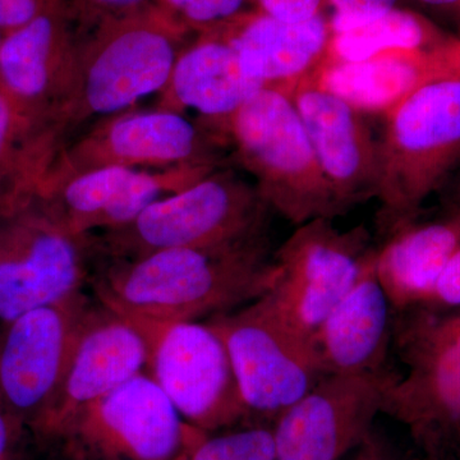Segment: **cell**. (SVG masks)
Wrapping results in <instances>:
<instances>
[{
	"instance_id": "25",
	"label": "cell",
	"mask_w": 460,
	"mask_h": 460,
	"mask_svg": "<svg viewBox=\"0 0 460 460\" xmlns=\"http://www.w3.org/2000/svg\"><path fill=\"white\" fill-rule=\"evenodd\" d=\"M189 460H277L274 436L268 428L208 434L196 445Z\"/></svg>"
},
{
	"instance_id": "12",
	"label": "cell",
	"mask_w": 460,
	"mask_h": 460,
	"mask_svg": "<svg viewBox=\"0 0 460 460\" xmlns=\"http://www.w3.org/2000/svg\"><path fill=\"white\" fill-rule=\"evenodd\" d=\"M248 414L277 420L325 376L311 345L287 328L262 298L211 317Z\"/></svg>"
},
{
	"instance_id": "8",
	"label": "cell",
	"mask_w": 460,
	"mask_h": 460,
	"mask_svg": "<svg viewBox=\"0 0 460 460\" xmlns=\"http://www.w3.org/2000/svg\"><path fill=\"white\" fill-rule=\"evenodd\" d=\"M128 319L146 341L145 372L186 422L208 434L248 416L228 350L208 323Z\"/></svg>"
},
{
	"instance_id": "7",
	"label": "cell",
	"mask_w": 460,
	"mask_h": 460,
	"mask_svg": "<svg viewBox=\"0 0 460 460\" xmlns=\"http://www.w3.org/2000/svg\"><path fill=\"white\" fill-rule=\"evenodd\" d=\"M206 435L141 372L78 411L50 440L65 460H189Z\"/></svg>"
},
{
	"instance_id": "11",
	"label": "cell",
	"mask_w": 460,
	"mask_h": 460,
	"mask_svg": "<svg viewBox=\"0 0 460 460\" xmlns=\"http://www.w3.org/2000/svg\"><path fill=\"white\" fill-rule=\"evenodd\" d=\"M93 235L58 226L35 198L0 208V326L83 292Z\"/></svg>"
},
{
	"instance_id": "10",
	"label": "cell",
	"mask_w": 460,
	"mask_h": 460,
	"mask_svg": "<svg viewBox=\"0 0 460 460\" xmlns=\"http://www.w3.org/2000/svg\"><path fill=\"white\" fill-rule=\"evenodd\" d=\"M374 248L363 226L341 230L326 217L301 224L275 251L277 278L261 298L288 329L310 343Z\"/></svg>"
},
{
	"instance_id": "1",
	"label": "cell",
	"mask_w": 460,
	"mask_h": 460,
	"mask_svg": "<svg viewBox=\"0 0 460 460\" xmlns=\"http://www.w3.org/2000/svg\"><path fill=\"white\" fill-rule=\"evenodd\" d=\"M269 239L243 246L171 248L109 260L93 277L99 304L124 316L198 321L261 298L277 278Z\"/></svg>"
},
{
	"instance_id": "22",
	"label": "cell",
	"mask_w": 460,
	"mask_h": 460,
	"mask_svg": "<svg viewBox=\"0 0 460 460\" xmlns=\"http://www.w3.org/2000/svg\"><path fill=\"white\" fill-rule=\"evenodd\" d=\"M419 217L387 233L385 243L376 248V274L393 313L432 305L460 242V211L447 210L426 222Z\"/></svg>"
},
{
	"instance_id": "23",
	"label": "cell",
	"mask_w": 460,
	"mask_h": 460,
	"mask_svg": "<svg viewBox=\"0 0 460 460\" xmlns=\"http://www.w3.org/2000/svg\"><path fill=\"white\" fill-rule=\"evenodd\" d=\"M459 36L419 11L396 7L366 25L332 33L323 63L359 62L386 51L434 49Z\"/></svg>"
},
{
	"instance_id": "18",
	"label": "cell",
	"mask_w": 460,
	"mask_h": 460,
	"mask_svg": "<svg viewBox=\"0 0 460 460\" xmlns=\"http://www.w3.org/2000/svg\"><path fill=\"white\" fill-rule=\"evenodd\" d=\"M460 77V36L434 49L394 50L359 62L323 63L314 83L363 115H389L426 84Z\"/></svg>"
},
{
	"instance_id": "26",
	"label": "cell",
	"mask_w": 460,
	"mask_h": 460,
	"mask_svg": "<svg viewBox=\"0 0 460 460\" xmlns=\"http://www.w3.org/2000/svg\"><path fill=\"white\" fill-rule=\"evenodd\" d=\"M157 4L198 35L256 9L252 0H157Z\"/></svg>"
},
{
	"instance_id": "20",
	"label": "cell",
	"mask_w": 460,
	"mask_h": 460,
	"mask_svg": "<svg viewBox=\"0 0 460 460\" xmlns=\"http://www.w3.org/2000/svg\"><path fill=\"white\" fill-rule=\"evenodd\" d=\"M262 89L232 42L220 29H214L199 33L181 51L168 84L159 93L156 109L181 114L192 109L220 137L226 120Z\"/></svg>"
},
{
	"instance_id": "27",
	"label": "cell",
	"mask_w": 460,
	"mask_h": 460,
	"mask_svg": "<svg viewBox=\"0 0 460 460\" xmlns=\"http://www.w3.org/2000/svg\"><path fill=\"white\" fill-rule=\"evenodd\" d=\"M402 0H326L332 11L329 18L332 33L357 29L376 20L387 12L401 7Z\"/></svg>"
},
{
	"instance_id": "2",
	"label": "cell",
	"mask_w": 460,
	"mask_h": 460,
	"mask_svg": "<svg viewBox=\"0 0 460 460\" xmlns=\"http://www.w3.org/2000/svg\"><path fill=\"white\" fill-rule=\"evenodd\" d=\"M190 33L159 5L84 30L71 89L54 124L58 150L91 118L122 113L164 89Z\"/></svg>"
},
{
	"instance_id": "30",
	"label": "cell",
	"mask_w": 460,
	"mask_h": 460,
	"mask_svg": "<svg viewBox=\"0 0 460 460\" xmlns=\"http://www.w3.org/2000/svg\"><path fill=\"white\" fill-rule=\"evenodd\" d=\"M341 460H402L401 450L383 429L375 426L361 444Z\"/></svg>"
},
{
	"instance_id": "32",
	"label": "cell",
	"mask_w": 460,
	"mask_h": 460,
	"mask_svg": "<svg viewBox=\"0 0 460 460\" xmlns=\"http://www.w3.org/2000/svg\"><path fill=\"white\" fill-rule=\"evenodd\" d=\"M431 305L460 308V242L438 280Z\"/></svg>"
},
{
	"instance_id": "13",
	"label": "cell",
	"mask_w": 460,
	"mask_h": 460,
	"mask_svg": "<svg viewBox=\"0 0 460 460\" xmlns=\"http://www.w3.org/2000/svg\"><path fill=\"white\" fill-rule=\"evenodd\" d=\"M83 32L65 0H49L29 23L3 36L0 47V91L54 154V124L71 89Z\"/></svg>"
},
{
	"instance_id": "9",
	"label": "cell",
	"mask_w": 460,
	"mask_h": 460,
	"mask_svg": "<svg viewBox=\"0 0 460 460\" xmlns=\"http://www.w3.org/2000/svg\"><path fill=\"white\" fill-rule=\"evenodd\" d=\"M222 144L208 126L193 123L177 111L128 109L105 117L78 140L60 148L35 196L81 172L109 166L155 171L220 166Z\"/></svg>"
},
{
	"instance_id": "37",
	"label": "cell",
	"mask_w": 460,
	"mask_h": 460,
	"mask_svg": "<svg viewBox=\"0 0 460 460\" xmlns=\"http://www.w3.org/2000/svg\"><path fill=\"white\" fill-rule=\"evenodd\" d=\"M454 460H460V452H459V454H458V456H456V459H454Z\"/></svg>"
},
{
	"instance_id": "33",
	"label": "cell",
	"mask_w": 460,
	"mask_h": 460,
	"mask_svg": "<svg viewBox=\"0 0 460 460\" xmlns=\"http://www.w3.org/2000/svg\"><path fill=\"white\" fill-rule=\"evenodd\" d=\"M20 431L21 426L9 414L0 398V460H7Z\"/></svg>"
},
{
	"instance_id": "29",
	"label": "cell",
	"mask_w": 460,
	"mask_h": 460,
	"mask_svg": "<svg viewBox=\"0 0 460 460\" xmlns=\"http://www.w3.org/2000/svg\"><path fill=\"white\" fill-rule=\"evenodd\" d=\"M252 3L262 13L290 22L311 20L326 9V0H252Z\"/></svg>"
},
{
	"instance_id": "31",
	"label": "cell",
	"mask_w": 460,
	"mask_h": 460,
	"mask_svg": "<svg viewBox=\"0 0 460 460\" xmlns=\"http://www.w3.org/2000/svg\"><path fill=\"white\" fill-rule=\"evenodd\" d=\"M49 0H0V31L20 29L38 16Z\"/></svg>"
},
{
	"instance_id": "28",
	"label": "cell",
	"mask_w": 460,
	"mask_h": 460,
	"mask_svg": "<svg viewBox=\"0 0 460 460\" xmlns=\"http://www.w3.org/2000/svg\"><path fill=\"white\" fill-rule=\"evenodd\" d=\"M81 29L87 30L107 18L126 16L155 7L157 0H65ZM160 7V5H159Z\"/></svg>"
},
{
	"instance_id": "16",
	"label": "cell",
	"mask_w": 460,
	"mask_h": 460,
	"mask_svg": "<svg viewBox=\"0 0 460 460\" xmlns=\"http://www.w3.org/2000/svg\"><path fill=\"white\" fill-rule=\"evenodd\" d=\"M146 363L147 345L137 326L107 305H91L59 389L33 431L50 440L78 411L145 372Z\"/></svg>"
},
{
	"instance_id": "24",
	"label": "cell",
	"mask_w": 460,
	"mask_h": 460,
	"mask_svg": "<svg viewBox=\"0 0 460 460\" xmlns=\"http://www.w3.org/2000/svg\"><path fill=\"white\" fill-rule=\"evenodd\" d=\"M54 153L0 91V208L35 198Z\"/></svg>"
},
{
	"instance_id": "3",
	"label": "cell",
	"mask_w": 460,
	"mask_h": 460,
	"mask_svg": "<svg viewBox=\"0 0 460 460\" xmlns=\"http://www.w3.org/2000/svg\"><path fill=\"white\" fill-rule=\"evenodd\" d=\"M270 211L255 184L219 168L122 228L93 235V251L108 260H131L171 248L243 246L268 239Z\"/></svg>"
},
{
	"instance_id": "19",
	"label": "cell",
	"mask_w": 460,
	"mask_h": 460,
	"mask_svg": "<svg viewBox=\"0 0 460 460\" xmlns=\"http://www.w3.org/2000/svg\"><path fill=\"white\" fill-rule=\"evenodd\" d=\"M393 308L376 274V248L356 283L321 323L311 349L325 375H356L386 368Z\"/></svg>"
},
{
	"instance_id": "5",
	"label": "cell",
	"mask_w": 460,
	"mask_h": 460,
	"mask_svg": "<svg viewBox=\"0 0 460 460\" xmlns=\"http://www.w3.org/2000/svg\"><path fill=\"white\" fill-rule=\"evenodd\" d=\"M220 137L253 178L271 211L298 226L344 215L321 171L290 95L262 89L226 120Z\"/></svg>"
},
{
	"instance_id": "14",
	"label": "cell",
	"mask_w": 460,
	"mask_h": 460,
	"mask_svg": "<svg viewBox=\"0 0 460 460\" xmlns=\"http://www.w3.org/2000/svg\"><path fill=\"white\" fill-rule=\"evenodd\" d=\"M91 305L83 290L0 326V398L21 429L49 410Z\"/></svg>"
},
{
	"instance_id": "35",
	"label": "cell",
	"mask_w": 460,
	"mask_h": 460,
	"mask_svg": "<svg viewBox=\"0 0 460 460\" xmlns=\"http://www.w3.org/2000/svg\"><path fill=\"white\" fill-rule=\"evenodd\" d=\"M441 195L447 210L460 211V169L445 187Z\"/></svg>"
},
{
	"instance_id": "34",
	"label": "cell",
	"mask_w": 460,
	"mask_h": 460,
	"mask_svg": "<svg viewBox=\"0 0 460 460\" xmlns=\"http://www.w3.org/2000/svg\"><path fill=\"white\" fill-rule=\"evenodd\" d=\"M411 2L441 16L453 18L460 23V0H411Z\"/></svg>"
},
{
	"instance_id": "36",
	"label": "cell",
	"mask_w": 460,
	"mask_h": 460,
	"mask_svg": "<svg viewBox=\"0 0 460 460\" xmlns=\"http://www.w3.org/2000/svg\"><path fill=\"white\" fill-rule=\"evenodd\" d=\"M3 36L4 35H3V32L0 31V47H2Z\"/></svg>"
},
{
	"instance_id": "17",
	"label": "cell",
	"mask_w": 460,
	"mask_h": 460,
	"mask_svg": "<svg viewBox=\"0 0 460 460\" xmlns=\"http://www.w3.org/2000/svg\"><path fill=\"white\" fill-rule=\"evenodd\" d=\"M290 98L343 214L376 199L380 142L372 136L365 115L320 87L313 75Z\"/></svg>"
},
{
	"instance_id": "4",
	"label": "cell",
	"mask_w": 460,
	"mask_h": 460,
	"mask_svg": "<svg viewBox=\"0 0 460 460\" xmlns=\"http://www.w3.org/2000/svg\"><path fill=\"white\" fill-rule=\"evenodd\" d=\"M386 119L376 192L385 235L419 217L460 169V77L426 84Z\"/></svg>"
},
{
	"instance_id": "6",
	"label": "cell",
	"mask_w": 460,
	"mask_h": 460,
	"mask_svg": "<svg viewBox=\"0 0 460 460\" xmlns=\"http://www.w3.org/2000/svg\"><path fill=\"white\" fill-rule=\"evenodd\" d=\"M392 341L405 371L396 372L383 413L404 423L429 452L440 454L460 441V308L393 313Z\"/></svg>"
},
{
	"instance_id": "15",
	"label": "cell",
	"mask_w": 460,
	"mask_h": 460,
	"mask_svg": "<svg viewBox=\"0 0 460 460\" xmlns=\"http://www.w3.org/2000/svg\"><path fill=\"white\" fill-rule=\"evenodd\" d=\"M396 371L326 375L274 420L277 460H341L383 413Z\"/></svg>"
},
{
	"instance_id": "21",
	"label": "cell",
	"mask_w": 460,
	"mask_h": 460,
	"mask_svg": "<svg viewBox=\"0 0 460 460\" xmlns=\"http://www.w3.org/2000/svg\"><path fill=\"white\" fill-rule=\"evenodd\" d=\"M217 29L265 89L284 91L288 95L319 69L332 38L325 13L290 22L252 9Z\"/></svg>"
}]
</instances>
